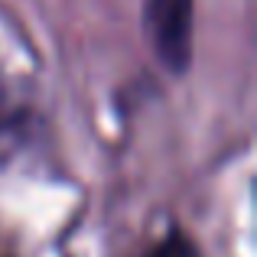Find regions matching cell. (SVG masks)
<instances>
[{
  "label": "cell",
  "mask_w": 257,
  "mask_h": 257,
  "mask_svg": "<svg viewBox=\"0 0 257 257\" xmlns=\"http://www.w3.org/2000/svg\"><path fill=\"white\" fill-rule=\"evenodd\" d=\"M147 257H202V251H199V244L189 238L186 228L173 225L170 231H166L163 238L147 251Z\"/></svg>",
  "instance_id": "2"
},
{
  "label": "cell",
  "mask_w": 257,
  "mask_h": 257,
  "mask_svg": "<svg viewBox=\"0 0 257 257\" xmlns=\"http://www.w3.org/2000/svg\"><path fill=\"white\" fill-rule=\"evenodd\" d=\"M195 0H144V36L160 69L182 78L192 65Z\"/></svg>",
  "instance_id": "1"
}]
</instances>
